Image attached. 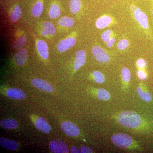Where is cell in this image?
Wrapping results in <instances>:
<instances>
[{
	"instance_id": "obj_7",
	"label": "cell",
	"mask_w": 153,
	"mask_h": 153,
	"mask_svg": "<svg viewBox=\"0 0 153 153\" xmlns=\"http://www.w3.org/2000/svg\"><path fill=\"white\" fill-rule=\"evenodd\" d=\"M76 43V40L73 37H69L60 41L57 44V49L60 52H65L71 48Z\"/></svg>"
},
{
	"instance_id": "obj_11",
	"label": "cell",
	"mask_w": 153,
	"mask_h": 153,
	"mask_svg": "<svg viewBox=\"0 0 153 153\" xmlns=\"http://www.w3.org/2000/svg\"><path fill=\"white\" fill-rule=\"evenodd\" d=\"M86 52L83 50H80L76 52L74 65V70H78L84 65L86 59Z\"/></svg>"
},
{
	"instance_id": "obj_15",
	"label": "cell",
	"mask_w": 153,
	"mask_h": 153,
	"mask_svg": "<svg viewBox=\"0 0 153 153\" xmlns=\"http://www.w3.org/2000/svg\"><path fill=\"white\" fill-rule=\"evenodd\" d=\"M110 17L105 16L99 18L96 22V26L98 29H103L109 25L111 23Z\"/></svg>"
},
{
	"instance_id": "obj_19",
	"label": "cell",
	"mask_w": 153,
	"mask_h": 153,
	"mask_svg": "<svg viewBox=\"0 0 153 153\" xmlns=\"http://www.w3.org/2000/svg\"><path fill=\"white\" fill-rule=\"evenodd\" d=\"M74 19L70 17L64 16L62 17L58 21V24L60 26L67 27H71L74 25Z\"/></svg>"
},
{
	"instance_id": "obj_3",
	"label": "cell",
	"mask_w": 153,
	"mask_h": 153,
	"mask_svg": "<svg viewBox=\"0 0 153 153\" xmlns=\"http://www.w3.org/2000/svg\"><path fill=\"white\" fill-rule=\"evenodd\" d=\"M61 128L65 134L68 136L76 137L79 134V128L75 124L71 122H63L61 125Z\"/></svg>"
},
{
	"instance_id": "obj_26",
	"label": "cell",
	"mask_w": 153,
	"mask_h": 153,
	"mask_svg": "<svg viewBox=\"0 0 153 153\" xmlns=\"http://www.w3.org/2000/svg\"><path fill=\"white\" fill-rule=\"evenodd\" d=\"M93 75L96 82L98 83H102L105 82V78L103 74L100 71H93Z\"/></svg>"
},
{
	"instance_id": "obj_25",
	"label": "cell",
	"mask_w": 153,
	"mask_h": 153,
	"mask_svg": "<svg viewBox=\"0 0 153 153\" xmlns=\"http://www.w3.org/2000/svg\"><path fill=\"white\" fill-rule=\"evenodd\" d=\"M44 29L47 32L48 36L54 35L55 33V29L54 25L51 22H44L43 23Z\"/></svg>"
},
{
	"instance_id": "obj_22",
	"label": "cell",
	"mask_w": 153,
	"mask_h": 153,
	"mask_svg": "<svg viewBox=\"0 0 153 153\" xmlns=\"http://www.w3.org/2000/svg\"><path fill=\"white\" fill-rule=\"evenodd\" d=\"M80 7H81L80 0H70L69 7L72 13H77L80 10Z\"/></svg>"
},
{
	"instance_id": "obj_35",
	"label": "cell",
	"mask_w": 153,
	"mask_h": 153,
	"mask_svg": "<svg viewBox=\"0 0 153 153\" xmlns=\"http://www.w3.org/2000/svg\"><path fill=\"white\" fill-rule=\"evenodd\" d=\"M131 9L134 12L136 10L137 8L135 6L132 5L131 6Z\"/></svg>"
},
{
	"instance_id": "obj_6",
	"label": "cell",
	"mask_w": 153,
	"mask_h": 153,
	"mask_svg": "<svg viewBox=\"0 0 153 153\" xmlns=\"http://www.w3.org/2000/svg\"><path fill=\"white\" fill-rule=\"evenodd\" d=\"M32 82L35 87L40 90L48 92H52L54 91L53 86L43 79L35 78L33 79Z\"/></svg>"
},
{
	"instance_id": "obj_2",
	"label": "cell",
	"mask_w": 153,
	"mask_h": 153,
	"mask_svg": "<svg viewBox=\"0 0 153 153\" xmlns=\"http://www.w3.org/2000/svg\"><path fill=\"white\" fill-rule=\"evenodd\" d=\"M111 140L114 144L121 149L128 147L133 142L131 137L124 133L114 134L111 137Z\"/></svg>"
},
{
	"instance_id": "obj_4",
	"label": "cell",
	"mask_w": 153,
	"mask_h": 153,
	"mask_svg": "<svg viewBox=\"0 0 153 153\" xmlns=\"http://www.w3.org/2000/svg\"><path fill=\"white\" fill-rule=\"evenodd\" d=\"M49 147L52 153H66L69 152L66 144L60 140H55L50 141Z\"/></svg>"
},
{
	"instance_id": "obj_24",
	"label": "cell",
	"mask_w": 153,
	"mask_h": 153,
	"mask_svg": "<svg viewBox=\"0 0 153 153\" xmlns=\"http://www.w3.org/2000/svg\"><path fill=\"white\" fill-rule=\"evenodd\" d=\"M137 92L140 98L144 101L149 102L152 100V97L150 94L143 91L140 87H139L137 88Z\"/></svg>"
},
{
	"instance_id": "obj_5",
	"label": "cell",
	"mask_w": 153,
	"mask_h": 153,
	"mask_svg": "<svg viewBox=\"0 0 153 153\" xmlns=\"http://www.w3.org/2000/svg\"><path fill=\"white\" fill-rule=\"evenodd\" d=\"M92 52L96 60L98 62L105 63L109 61V56L101 47L97 46H94L92 48Z\"/></svg>"
},
{
	"instance_id": "obj_14",
	"label": "cell",
	"mask_w": 153,
	"mask_h": 153,
	"mask_svg": "<svg viewBox=\"0 0 153 153\" xmlns=\"http://www.w3.org/2000/svg\"><path fill=\"white\" fill-rule=\"evenodd\" d=\"M0 145L3 147L11 151L16 150L19 147L16 142L4 137L0 138Z\"/></svg>"
},
{
	"instance_id": "obj_32",
	"label": "cell",
	"mask_w": 153,
	"mask_h": 153,
	"mask_svg": "<svg viewBox=\"0 0 153 153\" xmlns=\"http://www.w3.org/2000/svg\"><path fill=\"white\" fill-rule=\"evenodd\" d=\"M115 42V40L114 38H110L109 40L107 42V46L109 48H111L113 44Z\"/></svg>"
},
{
	"instance_id": "obj_17",
	"label": "cell",
	"mask_w": 153,
	"mask_h": 153,
	"mask_svg": "<svg viewBox=\"0 0 153 153\" xmlns=\"http://www.w3.org/2000/svg\"><path fill=\"white\" fill-rule=\"evenodd\" d=\"M43 10V4L40 1H38L33 6L31 13L33 16L37 18L40 16Z\"/></svg>"
},
{
	"instance_id": "obj_29",
	"label": "cell",
	"mask_w": 153,
	"mask_h": 153,
	"mask_svg": "<svg viewBox=\"0 0 153 153\" xmlns=\"http://www.w3.org/2000/svg\"><path fill=\"white\" fill-rule=\"evenodd\" d=\"M111 32L110 30H108L105 31L104 33H102V39L105 42H107L110 38L111 35Z\"/></svg>"
},
{
	"instance_id": "obj_36",
	"label": "cell",
	"mask_w": 153,
	"mask_h": 153,
	"mask_svg": "<svg viewBox=\"0 0 153 153\" xmlns=\"http://www.w3.org/2000/svg\"></svg>"
},
{
	"instance_id": "obj_20",
	"label": "cell",
	"mask_w": 153,
	"mask_h": 153,
	"mask_svg": "<svg viewBox=\"0 0 153 153\" xmlns=\"http://www.w3.org/2000/svg\"><path fill=\"white\" fill-rule=\"evenodd\" d=\"M22 10L19 5L15 6L10 15L11 21L13 22H17L22 16Z\"/></svg>"
},
{
	"instance_id": "obj_1",
	"label": "cell",
	"mask_w": 153,
	"mask_h": 153,
	"mask_svg": "<svg viewBox=\"0 0 153 153\" xmlns=\"http://www.w3.org/2000/svg\"><path fill=\"white\" fill-rule=\"evenodd\" d=\"M118 119L121 125L128 128L137 127L142 122L141 118L139 115L131 111L121 113Z\"/></svg>"
},
{
	"instance_id": "obj_18",
	"label": "cell",
	"mask_w": 153,
	"mask_h": 153,
	"mask_svg": "<svg viewBox=\"0 0 153 153\" xmlns=\"http://www.w3.org/2000/svg\"><path fill=\"white\" fill-rule=\"evenodd\" d=\"M49 15V18L52 19H57L60 15V10L59 6L56 4H53L50 7Z\"/></svg>"
},
{
	"instance_id": "obj_16",
	"label": "cell",
	"mask_w": 153,
	"mask_h": 153,
	"mask_svg": "<svg viewBox=\"0 0 153 153\" xmlns=\"http://www.w3.org/2000/svg\"><path fill=\"white\" fill-rule=\"evenodd\" d=\"M0 125L3 128L7 129L15 128L18 126L16 121L12 119L2 120L0 122Z\"/></svg>"
},
{
	"instance_id": "obj_27",
	"label": "cell",
	"mask_w": 153,
	"mask_h": 153,
	"mask_svg": "<svg viewBox=\"0 0 153 153\" xmlns=\"http://www.w3.org/2000/svg\"><path fill=\"white\" fill-rule=\"evenodd\" d=\"M121 75L123 79L126 82H128L131 79V73L128 68L124 67L121 70Z\"/></svg>"
},
{
	"instance_id": "obj_10",
	"label": "cell",
	"mask_w": 153,
	"mask_h": 153,
	"mask_svg": "<svg viewBox=\"0 0 153 153\" xmlns=\"http://www.w3.org/2000/svg\"><path fill=\"white\" fill-rule=\"evenodd\" d=\"M8 97L16 100H21L26 97L25 92L19 88H11L7 90L6 92Z\"/></svg>"
},
{
	"instance_id": "obj_33",
	"label": "cell",
	"mask_w": 153,
	"mask_h": 153,
	"mask_svg": "<svg viewBox=\"0 0 153 153\" xmlns=\"http://www.w3.org/2000/svg\"><path fill=\"white\" fill-rule=\"evenodd\" d=\"M138 75L141 79H145L146 78V75L144 71L140 70L138 72Z\"/></svg>"
},
{
	"instance_id": "obj_31",
	"label": "cell",
	"mask_w": 153,
	"mask_h": 153,
	"mask_svg": "<svg viewBox=\"0 0 153 153\" xmlns=\"http://www.w3.org/2000/svg\"><path fill=\"white\" fill-rule=\"evenodd\" d=\"M80 152H81V153H92V151L91 149L86 146L82 147L80 149Z\"/></svg>"
},
{
	"instance_id": "obj_9",
	"label": "cell",
	"mask_w": 153,
	"mask_h": 153,
	"mask_svg": "<svg viewBox=\"0 0 153 153\" xmlns=\"http://www.w3.org/2000/svg\"><path fill=\"white\" fill-rule=\"evenodd\" d=\"M35 126L38 130L45 134H48L52 129L51 126L46 119L43 117H39L37 119Z\"/></svg>"
},
{
	"instance_id": "obj_28",
	"label": "cell",
	"mask_w": 153,
	"mask_h": 153,
	"mask_svg": "<svg viewBox=\"0 0 153 153\" xmlns=\"http://www.w3.org/2000/svg\"><path fill=\"white\" fill-rule=\"evenodd\" d=\"M129 42L126 39H122L117 43V47L120 50H124L128 47Z\"/></svg>"
},
{
	"instance_id": "obj_34",
	"label": "cell",
	"mask_w": 153,
	"mask_h": 153,
	"mask_svg": "<svg viewBox=\"0 0 153 153\" xmlns=\"http://www.w3.org/2000/svg\"><path fill=\"white\" fill-rule=\"evenodd\" d=\"M71 152L72 153H79L81 152H80L79 150L75 146H72L71 148Z\"/></svg>"
},
{
	"instance_id": "obj_23",
	"label": "cell",
	"mask_w": 153,
	"mask_h": 153,
	"mask_svg": "<svg viewBox=\"0 0 153 153\" xmlns=\"http://www.w3.org/2000/svg\"><path fill=\"white\" fill-rule=\"evenodd\" d=\"M97 97L100 100L107 101L111 98L109 92L104 88H99L97 91Z\"/></svg>"
},
{
	"instance_id": "obj_8",
	"label": "cell",
	"mask_w": 153,
	"mask_h": 153,
	"mask_svg": "<svg viewBox=\"0 0 153 153\" xmlns=\"http://www.w3.org/2000/svg\"><path fill=\"white\" fill-rule=\"evenodd\" d=\"M134 16L137 22L144 29H147L149 28L147 17L143 12L141 11L140 8H137L136 10L134 12Z\"/></svg>"
},
{
	"instance_id": "obj_30",
	"label": "cell",
	"mask_w": 153,
	"mask_h": 153,
	"mask_svg": "<svg viewBox=\"0 0 153 153\" xmlns=\"http://www.w3.org/2000/svg\"><path fill=\"white\" fill-rule=\"evenodd\" d=\"M137 64L140 68H143L146 66V62L143 59H140L137 61Z\"/></svg>"
},
{
	"instance_id": "obj_12",
	"label": "cell",
	"mask_w": 153,
	"mask_h": 153,
	"mask_svg": "<svg viewBox=\"0 0 153 153\" xmlns=\"http://www.w3.org/2000/svg\"><path fill=\"white\" fill-rule=\"evenodd\" d=\"M27 55V49L25 48L21 49L14 55V61L19 66H22L26 63Z\"/></svg>"
},
{
	"instance_id": "obj_13",
	"label": "cell",
	"mask_w": 153,
	"mask_h": 153,
	"mask_svg": "<svg viewBox=\"0 0 153 153\" xmlns=\"http://www.w3.org/2000/svg\"><path fill=\"white\" fill-rule=\"evenodd\" d=\"M37 48L41 57L47 59L49 57V49L46 42L43 40H39L37 43Z\"/></svg>"
},
{
	"instance_id": "obj_21",
	"label": "cell",
	"mask_w": 153,
	"mask_h": 153,
	"mask_svg": "<svg viewBox=\"0 0 153 153\" xmlns=\"http://www.w3.org/2000/svg\"><path fill=\"white\" fill-rule=\"evenodd\" d=\"M27 40V38L25 36H20L13 42V48L16 49H22L26 44Z\"/></svg>"
}]
</instances>
